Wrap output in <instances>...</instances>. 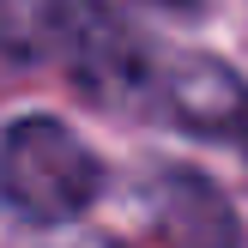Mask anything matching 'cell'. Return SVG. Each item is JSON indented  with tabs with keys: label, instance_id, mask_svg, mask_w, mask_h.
<instances>
[{
	"label": "cell",
	"instance_id": "6da1fadb",
	"mask_svg": "<svg viewBox=\"0 0 248 248\" xmlns=\"http://www.w3.org/2000/svg\"><path fill=\"white\" fill-rule=\"evenodd\" d=\"M0 200L31 224H73L103 200V157L55 115H24L0 140Z\"/></svg>",
	"mask_w": 248,
	"mask_h": 248
},
{
	"label": "cell",
	"instance_id": "7a4b0ae2",
	"mask_svg": "<svg viewBox=\"0 0 248 248\" xmlns=\"http://www.w3.org/2000/svg\"><path fill=\"white\" fill-rule=\"evenodd\" d=\"M61 55L73 61V79L91 97H103L109 109H121L127 97H152V85H157V55L140 43V31H127L97 0H73Z\"/></svg>",
	"mask_w": 248,
	"mask_h": 248
},
{
	"label": "cell",
	"instance_id": "3957f363",
	"mask_svg": "<svg viewBox=\"0 0 248 248\" xmlns=\"http://www.w3.org/2000/svg\"><path fill=\"white\" fill-rule=\"evenodd\" d=\"M152 97L188 133H206V140H224V133L242 140L248 133V85L212 55H182L176 67H157Z\"/></svg>",
	"mask_w": 248,
	"mask_h": 248
},
{
	"label": "cell",
	"instance_id": "277c9868",
	"mask_svg": "<svg viewBox=\"0 0 248 248\" xmlns=\"http://www.w3.org/2000/svg\"><path fill=\"white\" fill-rule=\"evenodd\" d=\"M145 212L164 242H194V248H224L242 236L230 200L218 194V182H206L200 170H157L145 182Z\"/></svg>",
	"mask_w": 248,
	"mask_h": 248
},
{
	"label": "cell",
	"instance_id": "5b68a950",
	"mask_svg": "<svg viewBox=\"0 0 248 248\" xmlns=\"http://www.w3.org/2000/svg\"><path fill=\"white\" fill-rule=\"evenodd\" d=\"M73 0H0V55L6 61H48L67 43Z\"/></svg>",
	"mask_w": 248,
	"mask_h": 248
},
{
	"label": "cell",
	"instance_id": "8992f818",
	"mask_svg": "<svg viewBox=\"0 0 248 248\" xmlns=\"http://www.w3.org/2000/svg\"><path fill=\"white\" fill-rule=\"evenodd\" d=\"M242 140H248V133H242Z\"/></svg>",
	"mask_w": 248,
	"mask_h": 248
}]
</instances>
